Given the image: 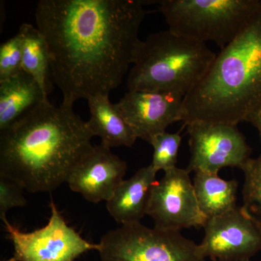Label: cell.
<instances>
[{
	"label": "cell",
	"instance_id": "obj_1",
	"mask_svg": "<svg viewBox=\"0 0 261 261\" xmlns=\"http://www.w3.org/2000/svg\"><path fill=\"white\" fill-rule=\"evenodd\" d=\"M140 0H40L36 23L47 43L63 103L109 95L133 64L145 18Z\"/></svg>",
	"mask_w": 261,
	"mask_h": 261
},
{
	"label": "cell",
	"instance_id": "obj_2",
	"mask_svg": "<svg viewBox=\"0 0 261 261\" xmlns=\"http://www.w3.org/2000/svg\"><path fill=\"white\" fill-rule=\"evenodd\" d=\"M93 137L73 105L45 101L0 132V176L33 193L56 190L92 149Z\"/></svg>",
	"mask_w": 261,
	"mask_h": 261
},
{
	"label": "cell",
	"instance_id": "obj_3",
	"mask_svg": "<svg viewBox=\"0 0 261 261\" xmlns=\"http://www.w3.org/2000/svg\"><path fill=\"white\" fill-rule=\"evenodd\" d=\"M185 125L237 126L261 110V8L238 37L216 55L210 69L184 99Z\"/></svg>",
	"mask_w": 261,
	"mask_h": 261
},
{
	"label": "cell",
	"instance_id": "obj_4",
	"mask_svg": "<svg viewBox=\"0 0 261 261\" xmlns=\"http://www.w3.org/2000/svg\"><path fill=\"white\" fill-rule=\"evenodd\" d=\"M216 54L205 43L170 30L140 40L127 80L128 91L159 92L184 99L210 69Z\"/></svg>",
	"mask_w": 261,
	"mask_h": 261
},
{
	"label": "cell",
	"instance_id": "obj_5",
	"mask_svg": "<svg viewBox=\"0 0 261 261\" xmlns=\"http://www.w3.org/2000/svg\"><path fill=\"white\" fill-rule=\"evenodd\" d=\"M168 30L221 49L232 42L261 8V0H161Z\"/></svg>",
	"mask_w": 261,
	"mask_h": 261
},
{
	"label": "cell",
	"instance_id": "obj_6",
	"mask_svg": "<svg viewBox=\"0 0 261 261\" xmlns=\"http://www.w3.org/2000/svg\"><path fill=\"white\" fill-rule=\"evenodd\" d=\"M98 244L101 261H206L199 245L180 231L149 228L141 222L111 230Z\"/></svg>",
	"mask_w": 261,
	"mask_h": 261
},
{
	"label": "cell",
	"instance_id": "obj_7",
	"mask_svg": "<svg viewBox=\"0 0 261 261\" xmlns=\"http://www.w3.org/2000/svg\"><path fill=\"white\" fill-rule=\"evenodd\" d=\"M50 217L46 226L32 232H24L7 221L4 226L14 247L16 261H75L99 244L89 243L67 224L58 207L51 201Z\"/></svg>",
	"mask_w": 261,
	"mask_h": 261
},
{
	"label": "cell",
	"instance_id": "obj_8",
	"mask_svg": "<svg viewBox=\"0 0 261 261\" xmlns=\"http://www.w3.org/2000/svg\"><path fill=\"white\" fill-rule=\"evenodd\" d=\"M190 135L189 172L219 173L226 167H243L251 148L237 126L195 121L187 123Z\"/></svg>",
	"mask_w": 261,
	"mask_h": 261
},
{
	"label": "cell",
	"instance_id": "obj_9",
	"mask_svg": "<svg viewBox=\"0 0 261 261\" xmlns=\"http://www.w3.org/2000/svg\"><path fill=\"white\" fill-rule=\"evenodd\" d=\"M147 215L154 227L168 231L203 227L207 220L197 202L190 172L178 167L164 172L152 186Z\"/></svg>",
	"mask_w": 261,
	"mask_h": 261
},
{
	"label": "cell",
	"instance_id": "obj_10",
	"mask_svg": "<svg viewBox=\"0 0 261 261\" xmlns=\"http://www.w3.org/2000/svg\"><path fill=\"white\" fill-rule=\"evenodd\" d=\"M199 247L214 261L250 259L261 250V231L243 207L206 220Z\"/></svg>",
	"mask_w": 261,
	"mask_h": 261
},
{
	"label": "cell",
	"instance_id": "obj_11",
	"mask_svg": "<svg viewBox=\"0 0 261 261\" xmlns=\"http://www.w3.org/2000/svg\"><path fill=\"white\" fill-rule=\"evenodd\" d=\"M137 138L150 142L170 125L184 121V99L159 92L128 91L116 103Z\"/></svg>",
	"mask_w": 261,
	"mask_h": 261
},
{
	"label": "cell",
	"instance_id": "obj_12",
	"mask_svg": "<svg viewBox=\"0 0 261 261\" xmlns=\"http://www.w3.org/2000/svg\"><path fill=\"white\" fill-rule=\"evenodd\" d=\"M126 161L102 145L93 146L70 173V190L93 203L109 200L124 180Z\"/></svg>",
	"mask_w": 261,
	"mask_h": 261
},
{
	"label": "cell",
	"instance_id": "obj_13",
	"mask_svg": "<svg viewBox=\"0 0 261 261\" xmlns=\"http://www.w3.org/2000/svg\"><path fill=\"white\" fill-rule=\"evenodd\" d=\"M157 173L150 164L120 184L106 202L107 210L116 222L121 225L135 224L145 217L151 189L157 181Z\"/></svg>",
	"mask_w": 261,
	"mask_h": 261
},
{
	"label": "cell",
	"instance_id": "obj_14",
	"mask_svg": "<svg viewBox=\"0 0 261 261\" xmlns=\"http://www.w3.org/2000/svg\"><path fill=\"white\" fill-rule=\"evenodd\" d=\"M47 100L48 96L40 86L23 70L0 82V132Z\"/></svg>",
	"mask_w": 261,
	"mask_h": 261
},
{
	"label": "cell",
	"instance_id": "obj_15",
	"mask_svg": "<svg viewBox=\"0 0 261 261\" xmlns=\"http://www.w3.org/2000/svg\"><path fill=\"white\" fill-rule=\"evenodd\" d=\"M87 100L90 113L87 126L94 137L101 139L100 145L110 149L133 146L137 139L135 132L109 95L99 94Z\"/></svg>",
	"mask_w": 261,
	"mask_h": 261
},
{
	"label": "cell",
	"instance_id": "obj_16",
	"mask_svg": "<svg viewBox=\"0 0 261 261\" xmlns=\"http://www.w3.org/2000/svg\"><path fill=\"white\" fill-rule=\"evenodd\" d=\"M192 181L197 202L206 219L221 216L237 207V180L226 181L219 173L197 172Z\"/></svg>",
	"mask_w": 261,
	"mask_h": 261
},
{
	"label": "cell",
	"instance_id": "obj_17",
	"mask_svg": "<svg viewBox=\"0 0 261 261\" xmlns=\"http://www.w3.org/2000/svg\"><path fill=\"white\" fill-rule=\"evenodd\" d=\"M18 34L22 42V69L37 82L48 96L54 82L45 39L37 27L32 24H22Z\"/></svg>",
	"mask_w": 261,
	"mask_h": 261
},
{
	"label": "cell",
	"instance_id": "obj_18",
	"mask_svg": "<svg viewBox=\"0 0 261 261\" xmlns=\"http://www.w3.org/2000/svg\"><path fill=\"white\" fill-rule=\"evenodd\" d=\"M241 169L245 175L242 207L261 231V154L249 159Z\"/></svg>",
	"mask_w": 261,
	"mask_h": 261
},
{
	"label": "cell",
	"instance_id": "obj_19",
	"mask_svg": "<svg viewBox=\"0 0 261 261\" xmlns=\"http://www.w3.org/2000/svg\"><path fill=\"white\" fill-rule=\"evenodd\" d=\"M181 137L179 133H163L154 136L149 144L153 147V154L151 165L155 171H163L177 167L178 150Z\"/></svg>",
	"mask_w": 261,
	"mask_h": 261
},
{
	"label": "cell",
	"instance_id": "obj_20",
	"mask_svg": "<svg viewBox=\"0 0 261 261\" xmlns=\"http://www.w3.org/2000/svg\"><path fill=\"white\" fill-rule=\"evenodd\" d=\"M22 42L18 34L3 43L0 47V82L21 72Z\"/></svg>",
	"mask_w": 261,
	"mask_h": 261
},
{
	"label": "cell",
	"instance_id": "obj_21",
	"mask_svg": "<svg viewBox=\"0 0 261 261\" xmlns=\"http://www.w3.org/2000/svg\"><path fill=\"white\" fill-rule=\"evenodd\" d=\"M23 190V187L11 178L0 176V219L3 224L8 221L7 213L10 209L27 205Z\"/></svg>",
	"mask_w": 261,
	"mask_h": 261
},
{
	"label": "cell",
	"instance_id": "obj_22",
	"mask_svg": "<svg viewBox=\"0 0 261 261\" xmlns=\"http://www.w3.org/2000/svg\"><path fill=\"white\" fill-rule=\"evenodd\" d=\"M250 123H251L252 124L257 128V130H258L259 135H260L261 140V110L260 112L257 113L256 116L252 120Z\"/></svg>",
	"mask_w": 261,
	"mask_h": 261
},
{
	"label": "cell",
	"instance_id": "obj_23",
	"mask_svg": "<svg viewBox=\"0 0 261 261\" xmlns=\"http://www.w3.org/2000/svg\"><path fill=\"white\" fill-rule=\"evenodd\" d=\"M1 261H16L15 260L14 258H13V257H10V258L8 259H4V260H2Z\"/></svg>",
	"mask_w": 261,
	"mask_h": 261
},
{
	"label": "cell",
	"instance_id": "obj_24",
	"mask_svg": "<svg viewBox=\"0 0 261 261\" xmlns=\"http://www.w3.org/2000/svg\"><path fill=\"white\" fill-rule=\"evenodd\" d=\"M219 261H250V259H245V260H219Z\"/></svg>",
	"mask_w": 261,
	"mask_h": 261
}]
</instances>
